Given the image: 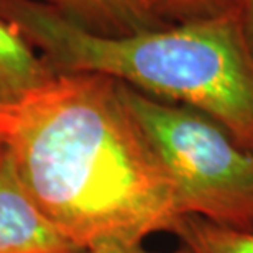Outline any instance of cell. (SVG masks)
I'll return each instance as SVG.
<instances>
[{
  "label": "cell",
  "mask_w": 253,
  "mask_h": 253,
  "mask_svg": "<svg viewBox=\"0 0 253 253\" xmlns=\"http://www.w3.org/2000/svg\"><path fill=\"white\" fill-rule=\"evenodd\" d=\"M5 117H7V114H5ZM5 117L0 120V141L3 138V130H5Z\"/></svg>",
  "instance_id": "cell-12"
},
{
  "label": "cell",
  "mask_w": 253,
  "mask_h": 253,
  "mask_svg": "<svg viewBox=\"0 0 253 253\" xmlns=\"http://www.w3.org/2000/svg\"><path fill=\"white\" fill-rule=\"evenodd\" d=\"M8 102H5V100L0 97V120L5 117V114H7V109H8Z\"/></svg>",
  "instance_id": "cell-11"
},
{
  "label": "cell",
  "mask_w": 253,
  "mask_h": 253,
  "mask_svg": "<svg viewBox=\"0 0 253 253\" xmlns=\"http://www.w3.org/2000/svg\"><path fill=\"white\" fill-rule=\"evenodd\" d=\"M126 109L174 181L183 215L253 232V150L194 109L119 83Z\"/></svg>",
  "instance_id": "cell-3"
},
{
  "label": "cell",
  "mask_w": 253,
  "mask_h": 253,
  "mask_svg": "<svg viewBox=\"0 0 253 253\" xmlns=\"http://www.w3.org/2000/svg\"><path fill=\"white\" fill-rule=\"evenodd\" d=\"M163 25H179L237 12L242 0H148Z\"/></svg>",
  "instance_id": "cell-8"
},
{
  "label": "cell",
  "mask_w": 253,
  "mask_h": 253,
  "mask_svg": "<svg viewBox=\"0 0 253 253\" xmlns=\"http://www.w3.org/2000/svg\"><path fill=\"white\" fill-rule=\"evenodd\" d=\"M0 253H83L25 189L3 138L0 141Z\"/></svg>",
  "instance_id": "cell-4"
},
{
  "label": "cell",
  "mask_w": 253,
  "mask_h": 253,
  "mask_svg": "<svg viewBox=\"0 0 253 253\" xmlns=\"http://www.w3.org/2000/svg\"><path fill=\"white\" fill-rule=\"evenodd\" d=\"M240 17V27L242 33H244L247 48L253 58V0H242L239 8Z\"/></svg>",
  "instance_id": "cell-9"
},
{
  "label": "cell",
  "mask_w": 253,
  "mask_h": 253,
  "mask_svg": "<svg viewBox=\"0 0 253 253\" xmlns=\"http://www.w3.org/2000/svg\"><path fill=\"white\" fill-rule=\"evenodd\" d=\"M54 74L18 30L0 17V97L8 104L17 102Z\"/></svg>",
  "instance_id": "cell-6"
},
{
  "label": "cell",
  "mask_w": 253,
  "mask_h": 253,
  "mask_svg": "<svg viewBox=\"0 0 253 253\" xmlns=\"http://www.w3.org/2000/svg\"><path fill=\"white\" fill-rule=\"evenodd\" d=\"M76 27L100 37H126L166 27L148 0H37Z\"/></svg>",
  "instance_id": "cell-5"
},
{
  "label": "cell",
  "mask_w": 253,
  "mask_h": 253,
  "mask_svg": "<svg viewBox=\"0 0 253 253\" xmlns=\"http://www.w3.org/2000/svg\"><path fill=\"white\" fill-rule=\"evenodd\" d=\"M117 253H119V252H117Z\"/></svg>",
  "instance_id": "cell-13"
},
{
  "label": "cell",
  "mask_w": 253,
  "mask_h": 253,
  "mask_svg": "<svg viewBox=\"0 0 253 253\" xmlns=\"http://www.w3.org/2000/svg\"><path fill=\"white\" fill-rule=\"evenodd\" d=\"M171 234L191 253H253V232L212 224L199 215H183Z\"/></svg>",
  "instance_id": "cell-7"
},
{
  "label": "cell",
  "mask_w": 253,
  "mask_h": 253,
  "mask_svg": "<svg viewBox=\"0 0 253 253\" xmlns=\"http://www.w3.org/2000/svg\"><path fill=\"white\" fill-rule=\"evenodd\" d=\"M119 253H155V252H148V250H145L143 249V245H140V247H133V249H128V250H124V252H119ZM171 253H191L186 247L181 245V249H178L176 252H171Z\"/></svg>",
  "instance_id": "cell-10"
},
{
  "label": "cell",
  "mask_w": 253,
  "mask_h": 253,
  "mask_svg": "<svg viewBox=\"0 0 253 253\" xmlns=\"http://www.w3.org/2000/svg\"><path fill=\"white\" fill-rule=\"evenodd\" d=\"M0 17L54 73L102 74L194 109L253 150V58L239 10L126 37L85 32L37 0H0Z\"/></svg>",
  "instance_id": "cell-2"
},
{
  "label": "cell",
  "mask_w": 253,
  "mask_h": 253,
  "mask_svg": "<svg viewBox=\"0 0 253 253\" xmlns=\"http://www.w3.org/2000/svg\"><path fill=\"white\" fill-rule=\"evenodd\" d=\"M3 143L32 199L83 253L140 247L183 217L173 178L107 76L56 73L8 105Z\"/></svg>",
  "instance_id": "cell-1"
}]
</instances>
